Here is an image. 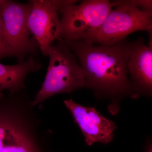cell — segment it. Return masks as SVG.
<instances>
[{
    "label": "cell",
    "instance_id": "6da1fadb",
    "mask_svg": "<svg viewBox=\"0 0 152 152\" xmlns=\"http://www.w3.org/2000/svg\"><path fill=\"white\" fill-rule=\"evenodd\" d=\"M71 50L85 73L86 87L99 98L113 102L133 97L128 70L130 42L126 39L109 45L58 39Z\"/></svg>",
    "mask_w": 152,
    "mask_h": 152
},
{
    "label": "cell",
    "instance_id": "7a4b0ae2",
    "mask_svg": "<svg viewBox=\"0 0 152 152\" xmlns=\"http://www.w3.org/2000/svg\"><path fill=\"white\" fill-rule=\"evenodd\" d=\"M118 2L102 25L83 36L80 40L93 45H109L138 31H145L152 37V12L139 8L132 0Z\"/></svg>",
    "mask_w": 152,
    "mask_h": 152
},
{
    "label": "cell",
    "instance_id": "3957f363",
    "mask_svg": "<svg viewBox=\"0 0 152 152\" xmlns=\"http://www.w3.org/2000/svg\"><path fill=\"white\" fill-rule=\"evenodd\" d=\"M47 56L50 57L48 72L33 105L53 95L86 87L84 71L75 56L64 44L58 41L56 45L49 48Z\"/></svg>",
    "mask_w": 152,
    "mask_h": 152
},
{
    "label": "cell",
    "instance_id": "277c9868",
    "mask_svg": "<svg viewBox=\"0 0 152 152\" xmlns=\"http://www.w3.org/2000/svg\"><path fill=\"white\" fill-rule=\"evenodd\" d=\"M32 7L30 1L22 4L12 1H0V13L4 27L2 50L0 58L15 57L19 63L28 54L37 53L39 45L30 39L28 17Z\"/></svg>",
    "mask_w": 152,
    "mask_h": 152
},
{
    "label": "cell",
    "instance_id": "5b68a950",
    "mask_svg": "<svg viewBox=\"0 0 152 152\" xmlns=\"http://www.w3.org/2000/svg\"><path fill=\"white\" fill-rule=\"evenodd\" d=\"M77 2L59 10L60 39L80 40L83 36L98 28L118 3V1L86 0L77 5Z\"/></svg>",
    "mask_w": 152,
    "mask_h": 152
},
{
    "label": "cell",
    "instance_id": "8992f818",
    "mask_svg": "<svg viewBox=\"0 0 152 152\" xmlns=\"http://www.w3.org/2000/svg\"><path fill=\"white\" fill-rule=\"evenodd\" d=\"M28 17V28L45 56L56 40L58 39L60 18L59 10L76 2L74 0H34Z\"/></svg>",
    "mask_w": 152,
    "mask_h": 152
},
{
    "label": "cell",
    "instance_id": "52a82bcc",
    "mask_svg": "<svg viewBox=\"0 0 152 152\" xmlns=\"http://www.w3.org/2000/svg\"><path fill=\"white\" fill-rule=\"evenodd\" d=\"M64 104L80 127L87 145L91 146L96 142L108 144L113 140L117 126L113 121L103 116L94 108L81 105L71 99L65 101Z\"/></svg>",
    "mask_w": 152,
    "mask_h": 152
},
{
    "label": "cell",
    "instance_id": "ba28073f",
    "mask_svg": "<svg viewBox=\"0 0 152 152\" xmlns=\"http://www.w3.org/2000/svg\"><path fill=\"white\" fill-rule=\"evenodd\" d=\"M128 70L133 98L151 96L152 91V38L148 45L143 38L130 42Z\"/></svg>",
    "mask_w": 152,
    "mask_h": 152
},
{
    "label": "cell",
    "instance_id": "9c48e42d",
    "mask_svg": "<svg viewBox=\"0 0 152 152\" xmlns=\"http://www.w3.org/2000/svg\"><path fill=\"white\" fill-rule=\"evenodd\" d=\"M42 67L40 62L32 56L15 65H5L0 63V99L3 97L4 90L15 92L24 88L27 75L30 72L38 71Z\"/></svg>",
    "mask_w": 152,
    "mask_h": 152
},
{
    "label": "cell",
    "instance_id": "30bf717a",
    "mask_svg": "<svg viewBox=\"0 0 152 152\" xmlns=\"http://www.w3.org/2000/svg\"><path fill=\"white\" fill-rule=\"evenodd\" d=\"M1 152H36L24 131L16 123L10 124Z\"/></svg>",
    "mask_w": 152,
    "mask_h": 152
},
{
    "label": "cell",
    "instance_id": "8fae6325",
    "mask_svg": "<svg viewBox=\"0 0 152 152\" xmlns=\"http://www.w3.org/2000/svg\"><path fill=\"white\" fill-rule=\"evenodd\" d=\"M11 120L7 118L0 116V152L4 145L7 132Z\"/></svg>",
    "mask_w": 152,
    "mask_h": 152
},
{
    "label": "cell",
    "instance_id": "7c38bea8",
    "mask_svg": "<svg viewBox=\"0 0 152 152\" xmlns=\"http://www.w3.org/2000/svg\"><path fill=\"white\" fill-rule=\"evenodd\" d=\"M134 4L145 11L152 12V1L148 0H132Z\"/></svg>",
    "mask_w": 152,
    "mask_h": 152
},
{
    "label": "cell",
    "instance_id": "4fadbf2b",
    "mask_svg": "<svg viewBox=\"0 0 152 152\" xmlns=\"http://www.w3.org/2000/svg\"><path fill=\"white\" fill-rule=\"evenodd\" d=\"M4 39V27H3V23L2 20L1 16L0 13V41L3 42Z\"/></svg>",
    "mask_w": 152,
    "mask_h": 152
},
{
    "label": "cell",
    "instance_id": "5bb4252c",
    "mask_svg": "<svg viewBox=\"0 0 152 152\" xmlns=\"http://www.w3.org/2000/svg\"><path fill=\"white\" fill-rule=\"evenodd\" d=\"M146 152H152L151 146L150 145H149V146L148 147V149H147Z\"/></svg>",
    "mask_w": 152,
    "mask_h": 152
},
{
    "label": "cell",
    "instance_id": "9a60e30c",
    "mask_svg": "<svg viewBox=\"0 0 152 152\" xmlns=\"http://www.w3.org/2000/svg\"><path fill=\"white\" fill-rule=\"evenodd\" d=\"M2 50V43L0 41V55L1 53Z\"/></svg>",
    "mask_w": 152,
    "mask_h": 152
}]
</instances>
